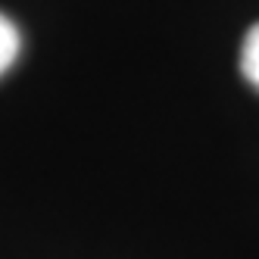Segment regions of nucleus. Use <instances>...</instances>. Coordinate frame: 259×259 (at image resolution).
Returning <instances> with one entry per match:
<instances>
[{
  "instance_id": "f257e3e1",
  "label": "nucleus",
  "mask_w": 259,
  "mask_h": 259,
  "mask_svg": "<svg viewBox=\"0 0 259 259\" xmlns=\"http://www.w3.org/2000/svg\"><path fill=\"white\" fill-rule=\"evenodd\" d=\"M19 50H22V38H19V28H16L4 13H0V75L19 60Z\"/></svg>"
},
{
  "instance_id": "f03ea898",
  "label": "nucleus",
  "mask_w": 259,
  "mask_h": 259,
  "mask_svg": "<svg viewBox=\"0 0 259 259\" xmlns=\"http://www.w3.org/2000/svg\"><path fill=\"white\" fill-rule=\"evenodd\" d=\"M240 72L253 88H259V22L247 31L244 47H240Z\"/></svg>"
}]
</instances>
